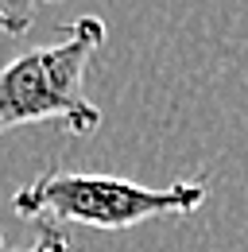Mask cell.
Returning a JSON list of instances; mask_svg holds the SVG:
<instances>
[{"label": "cell", "mask_w": 248, "mask_h": 252, "mask_svg": "<svg viewBox=\"0 0 248 252\" xmlns=\"http://www.w3.org/2000/svg\"><path fill=\"white\" fill-rule=\"evenodd\" d=\"M206 179H179L171 187H140L124 175H82V171H47L12 194V214L35 225H82L121 233L155 218H186L202 210Z\"/></svg>", "instance_id": "cell-1"}, {"label": "cell", "mask_w": 248, "mask_h": 252, "mask_svg": "<svg viewBox=\"0 0 248 252\" xmlns=\"http://www.w3.org/2000/svg\"><path fill=\"white\" fill-rule=\"evenodd\" d=\"M105 47V24L97 16H78L47 47L0 66V132L20 125L59 121L74 136L101 128V109L86 97V70Z\"/></svg>", "instance_id": "cell-2"}, {"label": "cell", "mask_w": 248, "mask_h": 252, "mask_svg": "<svg viewBox=\"0 0 248 252\" xmlns=\"http://www.w3.org/2000/svg\"><path fill=\"white\" fill-rule=\"evenodd\" d=\"M39 4H47V0H0V35H8V39L24 35Z\"/></svg>", "instance_id": "cell-3"}, {"label": "cell", "mask_w": 248, "mask_h": 252, "mask_svg": "<svg viewBox=\"0 0 248 252\" xmlns=\"http://www.w3.org/2000/svg\"><path fill=\"white\" fill-rule=\"evenodd\" d=\"M0 252H74V245L66 241L62 229L39 225V233H35L31 245H12V241H4V233H0Z\"/></svg>", "instance_id": "cell-4"}]
</instances>
